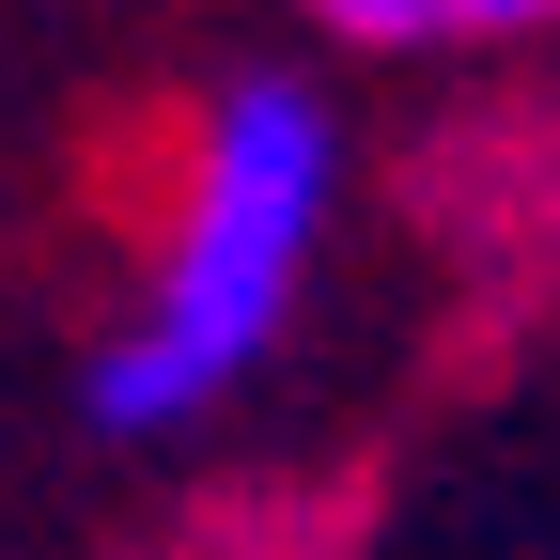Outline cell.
Instances as JSON below:
<instances>
[{
    "label": "cell",
    "mask_w": 560,
    "mask_h": 560,
    "mask_svg": "<svg viewBox=\"0 0 560 560\" xmlns=\"http://www.w3.org/2000/svg\"><path fill=\"white\" fill-rule=\"evenodd\" d=\"M342 219V125L296 62H234L219 94L187 109V156H172V219L140 249V296L94 342V436H187L202 405H234L265 374V342L296 327L312 265Z\"/></svg>",
    "instance_id": "cell-1"
},
{
    "label": "cell",
    "mask_w": 560,
    "mask_h": 560,
    "mask_svg": "<svg viewBox=\"0 0 560 560\" xmlns=\"http://www.w3.org/2000/svg\"><path fill=\"white\" fill-rule=\"evenodd\" d=\"M296 16L374 62H482V47H545L560 0H296Z\"/></svg>",
    "instance_id": "cell-2"
}]
</instances>
